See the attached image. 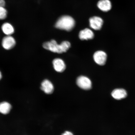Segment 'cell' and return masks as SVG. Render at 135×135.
Here are the masks:
<instances>
[{"label": "cell", "instance_id": "1", "mask_svg": "<svg viewBox=\"0 0 135 135\" xmlns=\"http://www.w3.org/2000/svg\"><path fill=\"white\" fill-rule=\"evenodd\" d=\"M75 20L70 15H64L58 18L55 24L56 28L58 29L70 31L75 27Z\"/></svg>", "mask_w": 135, "mask_h": 135}, {"label": "cell", "instance_id": "2", "mask_svg": "<svg viewBox=\"0 0 135 135\" xmlns=\"http://www.w3.org/2000/svg\"><path fill=\"white\" fill-rule=\"evenodd\" d=\"M70 44L68 41H64L60 45H58L55 40L45 42L43 44V47L45 49L58 54L66 52L70 48Z\"/></svg>", "mask_w": 135, "mask_h": 135}, {"label": "cell", "instance_id": "3", "mask_svg": "<svg viewBox=\"0 0 135 135\" xmlns=\"http://www.w3.org/2000/svg\"><path fill=\"white\" fill-rule=\"evenodd\" d=\"M89 26L92 29L96 30H100L103 25L104 21L101 17L93 16L90 17L89 20Z\"/></svg>", "mask_w": 135, "mask_h": 135}, {"label": "cell", "instance_id": "4", "mask_svg": "<svg viewBox=\"0 0 135 135\" xmlns=\"http://www.w3.org/2000/svg\"><path fill=\"white\" fill-rule=\"evenodd\" d=\"M78 86L84 90H89L91 88L92 82L88 78L83 76L78 78L76 80Z\"/></svg>", "mask_w": 135, "mask_h": 135}, {"label": "cell", "instance_id": "5", "mask_svg": "<svg viewBox=\"0 0 135 135\" xmlns=\"http://www.w3.org/2000/svg\"><path fill=\"white\" fill-rule=\"evenodd\" d=\"M93 58L94 61L98 65L103 66L106 63L107 55L105 52L102 51H98L94 53Z\"/></svg>", "mask_w": 135, "mask_h": 135}, {"label": "cell", "instance_id": "6", "mask_svg": "<svg viewBox=\"0 0 135 135\" xmlns=\"http://www.w3.org/2000/svg\"><path fill=\"white\" fill-rule=\"evenodd\" d=\"M16 44V40L11 35H7L4 37L2 42V45L3 48L7 50L12 49Z\"/></svg>", "mask_w": 135, "mask_h": 135}, {"label": "cell", "instance_id": "7", "mask_svg": "<svg viewBox=\"0 0 135 135\" xmlns=\"http://www.w3.org/2000/svg\"><path fill=\"white\" fill-rule=\"evenodd\" d=\"M97 7L104 12H107L112 8V4L110 0H99L97 3Z\"/></svg>", "mask_w": 135, "mask_h": 135}, {"label": "cell", "instance_id": "8", "mask_svg": "<svg viewBox=\"0 0 135 135\" xmlns=\"http://www.w3.org/2000/svg\"><path fill=\"white\" fill-rule=\"evenodd\" d=\"M111 95L116 100H120L127 97V93L125 89H114L111 92Z\"/></svg>", "mask_w": 135, "mask_h": 135}, {"label": "cell", "instance_id": "9", "mask_svg": "<svg viewBox=\"0 0 135 135\" xmlns=\"http://www.w3.org/2000/svg\"><path fill=\"white\" fill-rule=\"evenodd\" d=\"M94 37V34L91 30L85 28L81 30L79 34V37L81 40L92 39Z\"/></svg>", "mask_w": 135, "mask_h": 135}, {"label": "cell", "instance_id": "10", "mask_svg": "<svg viewBox=\"0 0 135 135\" xmlns=\"http://www.w3.org/2000/svg\"><path fill=\"white\" fill-rule=\"evenodd\" d=\"M53 66L55 70L57 72H62L65 70L66 65L65 62L62 59L57 58L53 61Z\"/></svg>", "mask_w": 135, "mask_h": 135}, {"label": "cell", "instance_id": "11", "mask_svg": "<svg viewBox=\"0 0 135 135\" xmlns=\"http://www.w3.org/2000/svg\"><path fill=\"white\" fill-rule=\"evenodd\" d=\"M41 89L45 93L50 94L53 93L54 87L53 84L48 80H44L41 84Z\"/></svg>", "mask_w": 135, "mask_h": 135}, {"label": "cell", "instance_id": "12", "mask_svg": "<svg viewBox=\"0 0 135 135\" xmlns=\"http://www.w3.org/2000/svg\"><path fill=\"white\" fill-rule=\"evenodd\" d=\"M3 32L7 35H11L14 33V28L11 24L8 23H4L1 27Z\"/></svg>", "mask_w": 135, "mask_h": 135}, {"label": "cell", "instance_id": "13", "mask_svg": "<svg viewBox=\"0 0 135 135\" xmlns=\"http://www.w3.org/2000/svg\"><path fill=\"white\" fill-rule=\"evenodd\" d=\"M12 107L11 104L6 101L0 103V113L3 114L9 113Z\"/></svg>", "mask_w": 135, "mask_h": 135}, {"label": "cell", "instance_id": "14", "mask_svg": "<svg viewBox=\"0 0 135 135\" xmlns=\"http://www.w3.org/2000/svg\"><path fill=\"white\" fill-rule=\"evenodd\" d=\"M7 11L4 7L0 6V20L5 19L7 16Z\"/></svg>", "mask_w": 135, "mask_h": 135}, {"label": "cell", "instance_id": "15", "mask_svg": "<svg viewBox=\"0 0 135 135\" xmlns=\"http://www.w3.org/2000/svg\"><path fill=\"white\" fill-rule=\"evenodd\" d=\"M6 4V2L4 0H0V6L4 7Z\"/></svg>", "mask_w": 135, "mask_h": 135}, {"label": "cell", "instance_id": "16", "mask_svg": "<svg viewBox=\"0 0 135 135\" xmlns=\"http://www.w3.org/2000/svg\"><path fill=\"white\" fill-rule=\"evenodd\" d=\"M61 135H73V134L71 132H70L66 131L63 133Z\"/></svg>", "mask_w": 135, "mask_h": 135}, {"label": "cell", "instance_id": "17", "mask_svg": "<svg viewBox=\"0 0 135 135\" xmlns=\"http://www.w3.org/2000/svg\"><path fill=\"white\" fill-rule=\"evenodd\" d=\"M2 74L1 71H0V80H1V79L2 78Z\"/></svg>", "mask_w": 135, "mask_h": 135}]
</instances>
